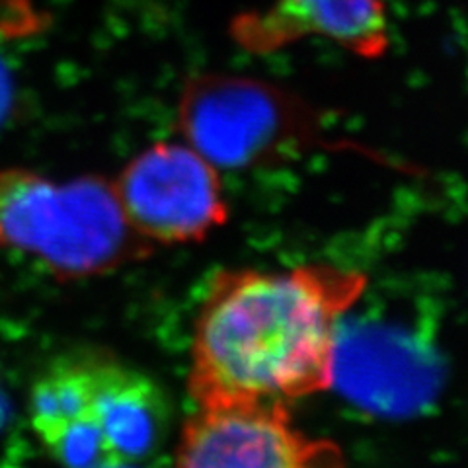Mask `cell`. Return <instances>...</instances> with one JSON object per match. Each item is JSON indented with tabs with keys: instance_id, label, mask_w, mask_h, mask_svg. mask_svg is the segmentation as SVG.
<instances>
[{
	"instance_id": "9",
	"label": "cell",
	"mask_w": 468,
	"mask_h": 468,
	"mask_svg": "<svg viewBox=\"0 0 468 468\" xmlns=\"http://www.w3.org/2000/svg\"><path fill=\"white\" fill-rule=\"evenodd\" d=\"M12 101H14V82L8 67L3 63L0 58V125L5 123L12 110Z\"/></svg>"
},
{
	"instance_id": "11",
	"label": "cell",
	"mask_w": 468,
	"mask_h": 468,
	"mask_svg": "<svg viewBox=\"0 0 468 468\" xmlns=\"http://www.w3.org/2000/svg\"><path fill=\"white\" fill-rule=\"evenodd\" d=\"M100 468H137L133 464H112V466H100Z\"/></svg>"
},
{
	"instance_id": "2",
	"label": "cell",
	"mask_w": 468,
	"mask_h": 468,
	"mask_svg": "<svg viewBox=\"0 0 468 468\" xmlns=\"http://www.w3.org/2000/svg\"><path fill=\"white\" fill-rule=\"evenodd\" d=\"M37 437L65 468L133 464L163 443L165 394L149 377L101 351L55 359L32 388Z\"/></svg>"
},
{
	"instance_id": "5",
	"label": "cell",
	"mask_w": 468,
	"mask_h": 468,
	"mask_svg": "<svg viewBox=\"0 0 468 468\" xmlns=\"http://www.w3.org/2000/svg\"><path fill=\"white\" fill-rule=\"evenodd\" d=\"M332 385L349 400L383 416H410L428 406L439 385L430 328L373 309L340 320Z\"/></svg>"
},
{
	"instance_id": "6",
	"label": "cell",
	"mask_w": 468,
	"mask_h": 468,
	"mask_svg": "<svg viewBox=\"0 0 468 468\" xmlns=\"http://www.w3.org/2000/svg\"><path fill=\"white\" fill-rule=\"evenodd\" d=\"M113 187L131 227L149 242L203 240L229 215L217 168L189 144H153Z\"/></svg>"
},
{
	"instance_id": "1",
	"label": "cell",
	"mask_w": 468,
	"mask_h": 468,
	"mask_svg": "<svg viewBox=\"0 0 468 468\" xmlns=\"http://www.w3.org/2000/svg\"><path fill=\"white\" fill-rule=\"evenodd\" d=\"M367 289L359 271H221L196 320L187 388L197 408L283 404L332 387L335 332Z\"/></svg>"
},
{
	"instance_id": "8",
	"label": "cell",
	"mask_w": 468,
	"mask_h": 468,
	"mask_svg": "<svg viewBox=\"0 0 468 468\" xmlns=\"http://www.w3.org/2000/svg\"><path fill=\"white\" fill-rule=\"evenodd\" d=\"M239 46L271 53L306 36L326 37L363 58L388 49V22L380 0H273L232 22Z\"/></svg>"
},
{
	"instance_id": "7",
	"label": "cell",
	"mask_w": 468,
	"mask_h": 468,
	"mask_svg": "<svg viewBox=\"0 0 468 468\" xmlns=\"http://www.w3.org/2000/svg\"><path fill=\"white\" fill-rule=\"evenodd\" d=\"M174 468H344V459L292 428L283 404L209 406L186 421Z\"/></svg>"
},
{
	"instance_id": "3",
	"label": "cell",
	"mask_w": 468,
	"mask_h": 468,
	"mask_svg": "<svg viewBox=\"0 0 468 468\" xmlns=\"http://www.w3.org/2000/svg\"><path fill=\"white\" fill-rule=\"evenodd\" d=\"M0 246L36 256L61 280L108 273L151 252L108 180L57 184L24 168L0 170Z\"/></svg>"
},
{
	"instance_id": "4",
	"label": "cell",
	"mask_w": 468,
	"mask_h": 468,
	"mask_svg": "<svg viewBox=\"0 0 468 468\" xmlns=\"http://www.w3.org/2000/svg\"><path fill=\"white\" fill-rule=\"evenodd\" d=\"M186 139L215 168L242 170L324 144L320 113L285 88L240 75L189 79L178 106Z\"/></svg>"
},
{
	"instance_id": "10",
	"label": "cell",
	"mask_w": 468,
	"mask_h": 468,
	"mask_svg": "<svg viewBox=\"0 0 468 468\" xmlns=\"http://www.w3.org/2000/svg\"><path fill=\"white\" fill-rule=\"evenodd\" d=\"M6 416H8V402H6L3 388H0V430H3V426H5Z\"/></svg>"
}]
</instances>
